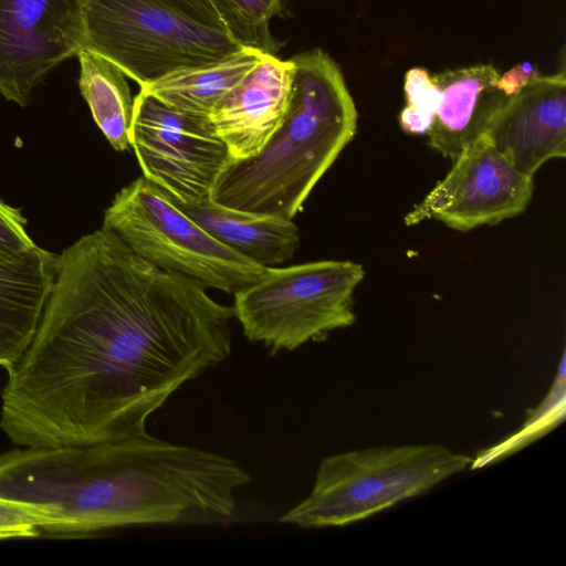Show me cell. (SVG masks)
<instances>
[{
    "label": "cell",
    "mask_w": 566,
    "mask_h": 566,
    "mask_svg": "<svg viewBox=\"0 0 566 566\" xmlns=\"http://www.w3.org/2000/svg\"><path fill=\"white\" fill-rule=\"evenodd\" d=\"M232 306L137 255L101 227L57 254L35 334L1 392L20 447L116 441L231 354Z\"/></svg>",
    "instance_id": "1"
},
{
    "label": "cell",
    "mask_w": 566,
    "mask_h": 566,
    "mask_svg": "<svg viewBox=\"0 0 566 566\" xmlns=\"http://www.w3.org/2000/svg\"><path fill=\"white\" fill-rule=\"evenodd\" d=\"M250 473L222 454L147 431L116 441L0 454V497L44 510L50 534L231 520Z\"/></svg>",
    "instance_id": "2"
},
{
    "label": "cell",
    "mask_w": 566,
    "mask_h": 566,
    "mask_svg": "<svg viewBox=\"0 0 566 566\" xmlns=\"http://www.w3.org/2000/svg\"><path fill=\"white\" fill-rule=\"evenodd\" d=\"M285 114L261 150L231 159L210 199L293 219L357 130V109L336 62L323 50L297 54Z\"/></svg>",
    "instance_id": "3"
},
{
    "label": "cell",
    "mask_w": 566,
    "mask_h": 566,
    "mask_svg": "<svg viewBox=\"0 0 566 566\" xmlns=\"http://www.w3.org/2000/svg\"><path fill=\"white\" fill-rule=\"evenodd\" d=\"M471 460L438 443L332 454L321 461L310 494L280 522L302 528L346 526L428 492Z\"/></svg>",
    "instance_id": "4"
},
{
    "label": "cell",
    "mask_w": 566,
    "mask_h": 566,
    "mask_svg": "<svg viewBox=\"0 0 566 566\" xmlns=\"http://www.w3.org/2000/svg\"><path fill=\"white\" fill-rule=\"evenodd\" d=\"M364 276V268L352 261L265 268L233 294L234 317L245 337L271 354L294 350L354 324V292Z\"/></svg>",
    "instance_id": "5"
},
{
    "label": "cell",
    "mask_w": 566,
    "mask_h": 566,
    "mask_svg": "<svg viewBox=\"0 0 566 566\" xmlns=\"http://www.w3.org/2000/svg\"><path fill=\"white\" fill-rule=\"evenodd\" d=\"M83 49L114 63L140 87L244 48L226 30L150 0H90L83 3Z\"/></svg>",
    "instance_id": "6"
},
{
    "label": "cell",
    "mask_w": 566,
    "mask_h": 566,
    "mask_svg": "<svg viewBox=\"0 0 566 566\" xmlns=\"http://www.w3.org/2000/svg\"><path fill=\"white\" fill-rule=\"evenodd\" d=\"M102 227L151 264L206 289L234 294L265 270L211 237L143 176L115 195Z\"/></svg>",
    "instance_id": "7"
},
{
    "label": "cell",
    "mask_w": 566,
    "mask_h": 566,
    "mask_svg": "<svg viewBox=\"0 0 566 566\" xmlns=\"http://www.w3.org/2000/svg\"><path fill=\"white\" fill-rule=\"evenodd\" d=\"M130 147L143 177L184 203L210 199L218 175L231 160L205 118L179 112L143 90L134 97Z\"/></svg>",
    "instance_id": "8"
},
{
    "label": "cell",
    "mask_w": 566,
    "mask_h": 566,
    "mask_svg": "<svg viewBox=\"0 0 566 566\" xmlns=\"http://www.w3.org/2000/svg\"><path fill=\"white\" fill-rule=\"evenodd\" d=\"M453 161L448 175L406 214L407 226L437 220L465 232L497 224L527 208L533 177L520 171L485 133Z\"/></svg>",
    "instance_id": "9"
},
{
    "label": "cell",
    "mask_w": 566,
    "mask_h": 566,
    "mask_svg": "<svg viewBox=\"0 0 566 566\" xmlns=\"http://www.w3.org/2000/svg\"><path fill=\"white\" fill-rule=\"evenodd\" d=\"M84 48L81 0H0V93L25 106L34 86Z\"/></svg>",
    "instance_id": "10"
},
{
    "label": "cell",
    "mask_w": 566,
    "mask_h": 566,
    "mask_svg": "<svg viewBox=\"0 0 566 566\" xmlns=\"http://www.w3.org/2000/svg\"><path fill=\"white\" fill-rule=\"evenodd\" d=\"M520 171L533 177L548 160L566 156L564 71L533 78L507 98L484 132Z\"/></svg>",
    "instance_id": "11"
},
{
    "label": "cell",
    "mask_w": 566,
    "mask_h": 566,
    "mask_svg": "<svg viewBox=\"0 0 566 566\" xmlns=\"http://www.w3.org/2000/svg\"><path fill=\"white\" fill-rule=\"evenodd\" d=\"M294 63L266 53L205 118L231 159L256 155L280 125L291 95Z\"/></svg>",
    "instance_id": "12"
},
{
    "label": "cell",
    "mask_w": 566,
    "mask_h": 566,
    "mask_svg": "<svg viewBox=\"0 0 566 566\" xmlns=\"http://www.w3.org/2000/svg\"><path fill=\"white\" fill-rule=\"evenodd\" d=\"M57 254L38 245L0 250V367L12 368L31 343L50 295Z\"/></svg>",
    "instance_id": "13"
},
{
    "label": "cell",
    "mask_w": 566,
    "mask_h": 566,
    "mask_svg": "<svg viewBox=\"0 0 566 566\" xmlns=\"http://www.w3.org/2000/svg\"><path fill=\"white\" fill-rule=\"evenodd\" d=\"M499 71L491 64L449 70L432 77L440 104L427 133L429 145L454 160L480 135L507 101L496 86Z\"/></svg>",
    "instance_id": "14"
},
{
    "label": "cell",
    "mask_w": 566,
    "mask_h": 566,
    "mask_svg": "<svg viewBox=\"0 0 566 566\" xmlns=\"http://www.w3.org/2000/svg\"><path fill=\"white\" fill-rule=\"evenodd\" d=\"M169 198L216 240L263 268L291 260L298 247L292 219L233 209L211 199L184 203Z\"/></svg>",
    "instance_id": "15"
},
{
    "label": "cell",
    "mask_w": 566,
    "mask_h": 566,
    "mask_svg": "<svg viewBox=\"0 0 566 566\" xmlns=\"http://www.w3.org/2000/svg\"><path fill=\"white\" fill-rule=\"evenodd\" d=\"M265 54L243 48L222 60L175 72L140 90L179 112L206 118Z\"/></svg>",
    "instance_id": "16"
},
{
    "label": "cell",
    "mask_w": 566,
    "mask_h": 566,
    "mask_svg": "<svg viewBox=\"0 0 566 566\" xmlns=\"http://www.w3.org/2000/svg\"><path fill=\"white\" fill-rule=\"evenodd\" d=\"M78 86L92 116L111 146L117 151L130 147L134 98L125 74L107 59L82 49Z\"/></svg>",
    "instance_id": "17"
},
{
    "label": "cell",
    "mask_w": 566,
    "mask_h": 566,
    "mask_svg": "<svg viewBox=\"0 0 566 566\" xmlns=\"http://www.w3.org/2000/svg\"><path fill=\"white\" fill-rule=\"evenodd\" d=\"M566 413V360L563 353L560 363L543 400L527 411L523 427L504 441L472 458L470 468L478 469L518 451L541 438L560 423Z\"/></svg>",
    "instance_id": "18"
},
{
    "label": "cell",
    "mask_w": 566,
    "mask_h": 566,
    "mask_svg": "<svg viewBox=\"0 0 566 566\" xmlns=\"http://www.w3.org/2000/svg\"><path fill=\"white\" fill-rule=\"evenodd\" d=\"M219 12L227 32L242 46L274 54L276 42L269 23L279 14L282 0H210Z\"/></svg>",
    "instance_id": "19"
},
{
    "label": "cell",
    "mask_w": 566,
    "mask_h": 566,
    "mask_svg": "<svg viewBox=\"0 0 566 566\" xmlns=\"http://www.w3.org/2000/svg\"><path fill=\"white\" fill-rule=\"evenodd\" d=\"M406 106L400 113L399 123L410 135H427L440 104V92L428 70L412 67L406 72Z\"/></svg>",
    "instance_id": "20"
},
{
    "label": "cell",
    "mask_w": 566,
    "mask_h": 566,
    "mask_svg": "<svg viewBox=\"0 0 566 566\" xmlns=\"http://www.w3.org/2000/svg\"><path fill=\"white\" fill-rule=\"evenodd\" d=\"M49 514L34 505L0 497V538L32 537L46 532Z\"/></svg>",
    "instance_id": "21"
},
{
    "label": "cell",
    "mask_w": 566,
    "mask_h": 566,
    "mask_svg": "<svg viewBox=\"0 0 566 566\" xmlns=\"http://www.w3.org/2000/svg\"><path fill=\"white\" fill-rule=\"evenodd\" d=\"M34 241L27 231V220L20 209L0 199V250L23 251L31 249Z\"/></svg>",
    "instance_id": "22"
},
{
    "label": "cell",
    "mask_w": 566,
    "mask_h": 566,
    "mask_svg": "<svg viewBox=\"0 0 566 566\" xmlns=\"http://www.w3.org/2000/svg\"><path fill=\"white\" fill-rule=\"evenodd\" d=\"M83 3L90 0H81ZM205 25L223 29V21L210 0H150ZM227 31V30H226Z\"/></svg>",
    "instance_id": "23"
},
{
    "label": "cell",
    "mask_w": 566,
    "mask_h": 566,
    "mask_svg": "<svg viewBox=\"0 0 566 566\" xmlns=\"http://www.w3.org/2000/svg\"><path fill=\"white\" fill-rule=\"evenodd\" d=\"M538 72L530 62H522L499 76L496 86L506 96L511 97L520 93Z\"/></svg>",
    "instance_id": "24"
}]
</instances>
